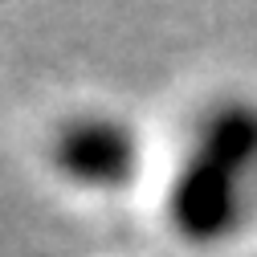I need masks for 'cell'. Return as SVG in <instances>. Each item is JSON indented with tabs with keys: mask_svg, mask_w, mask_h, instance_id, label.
<instances>
[{
	"mask_svg": "<svg viewBox=\"0 0 257 257\" xmlns=\"http://www.w3.org/2000/svg\"><path fill=\"white\" fill-rule=\"evenodd\" d=\"M164 212L192 245H220L257 220V102L229 98L196 118Z\"/></svg>",
	"mask_w": 257,
	"mask_h": 257,
	"instance_id": "cell-1",
	"label": "cell"
},
{
	"mask_svg": "<svg viewBox=\"0 0 257 257\" xmlns=\"http://www.w3.org/2000/svg\"><path fill=\"white\" fill-rule=\"evenodd\" d=\"M49 159L57 176L82 192H118L139 176L143 143L114 114H78L61 122L49 143Z\"/></svg>",
	"mask_w": 257,
	"mask_h": 257,
	"instance_id": "cell-2",
	"label": "cell"
}]
</instances>
